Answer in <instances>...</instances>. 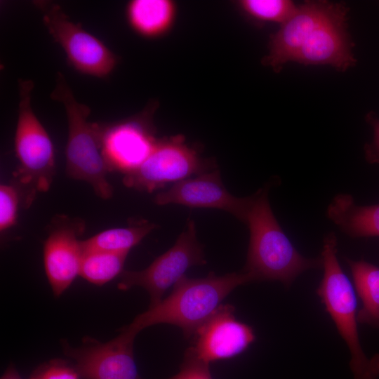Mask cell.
<instances>
[{
  "label": "cell",
  "instance_id": "obj_1",
  "mask_svg": "<svg viewBox=\"0 0 379 379\" xmlns=\"http://www.w3.org/2000/svg\"><path fill=\"white\" fill-rule=\"evenodd\" d=\"M268 187L253 194L245 223L250 233L246 261L242 271L253 281H279L289 287L302 273L322 269L321 257L306 258L294 247L272 210Z\"/></svg>",
  "mask_w": 379,
  "mask_h": 379
},
{
  "label": "cell",
  "instance_id": "obj_2",
  "mask_svg": "<svg viewBox=\"0 0 379 379\" xmlns=\"http://www.w3.org/2000/svg\"><path fill=\"white\" fill-rule=\"evenodd\" d=\"M251 281V277L244 271L221 276L211 272L199 279L185 276L169 295L138 315L125 328L137 335L148 326L168 324L180 328L185 338H192L235 288Z\"/></svg>",
  "mask_w": 379,
  "mask_h": 379
},
{
  "label": "cell",
  "instance_id": "obj_3",
  "mask_svg": "<svg viewBox=\"0 0 379 379\" xmlns=\"http://www.w3.org/2000/svg\"><path fill=\"white\" fill-rule=\"evenodd\" d=\"M51 98L62 103L67 119V175L70 178L89 184L100 198L110 199L113 195V188L107 180L110 171L102 150L103 124L88 120L91 109L77 100L65 77L60 72L56 74L55 85Z\"/></svg>",
  "mask_w": 379,
  "mask_h": 379
},
{
  "label": "cell",
  "instance_id": "obj_4",
  "mask_svg": "<svg viewBox=\"0 0 379 379\" xmlns=\"http://www.w3.org/2000/svg\"><path fill=\"white\" fill-rule=\"evenodd\" d=\"M321 257L324 273L316 292L349 349L353 379H378L379 354L368 357L361 345L355 289L340 267L333 232L325 235Z\"/></svg>",
  "mask_w": 379,
  "mask_h": 379
},
{
  "label": "cell",
  "instance_id": "obj_5",
  "mask_svg": "<svg viewBox=\"0 0 379 379\" xmlns=\"http://www.w3.org/2000/svg\"><path fill=\"white\" fill-rule=\"evenodd\" d=\"M20 101L14 137L18 161L15 177L27 194L24 205L29 206L37 192H47L55 172L54 146L48 132L32 107L34 82L18 81Z\"/></svg>",
  "mask_w": 379,
  "mask_h": 379
},
{
  "label": "cell",
  "instance_id": "obj_6",
  "mask_svg": "<svg viewBox=\"0 0 379 379\" xmlns=\"http://www.w3.org/2000/svg\"><path fill=\"white\" fill-rule=\"evenodd\" d=\"M215 169L213 161L201 157L182 135L159 138L152 152L134 171L124 175V185L152 192L169 183Z\"/></svg>",
  "mask_w": 379,
  "mask_h": 379
},
{
  "label": "cell",
  "instance_id": "obj_7",
  "mask_svg": "<svg viewBox=\"0 0 379 379\" xmlns=\"http://www.w3.org/2000/svg\"><path fill=\"white\" fill-rule=\"evenodd\" d=\"M34 4L43 13L44 25L74 69L98 78L112 73L118 58L102 41L83 29L81 24L71 21L58 4L47 1Z\"/></svg>",
  "mask_w": 379,
  "mask_h": 379
},
{
  "label": "cell",
  "instance_id": "obj_8",
  "mask_svg": "<svg viewBox=\"0 0 379 379\" xmlns=\"http://www.w3.org/2000/svg\"><path fill=\"white\" fill-rule=\"evenodd\" d=\"M203 248L197 237L195 223L189 220L171 248L144 270L123 271L117 287L121 291L142 287L150 297L149 307H153L162 300L166 290L185 277L189 268L206 262Z\"/></svg>",
  "mask_w": 379,
  "mask_h": 379
},
{
  "label": "cell",
  "instance_id": "obj_9",
  "mask_svg": "<svg viewBox=\"0 0 379 379\" xmlns=\"http://www.w3.org/2000/svg\"><path fill=\"white\" fill-rule=\"evenodd\" d=\"M154 102L125 119L103 124L102 150L110 172L128 174L147 158L159 138L155 135Z\"/></svg>",
  "mask_w": 379,
  "mask_h": 379
},
{
  "label": "cell",
  "instance_id": "obj_10",
  "mask_svg": "<svg viewBox=\"0 0 379 379\" xmlns=\"http://www.w3.org/2000/svg\"><path fill=\"white\" fill-rule=\"evenodd\" d=\"M135 335L124 327L108 342L86 338L79 347L64 345V352L74 360V367L83 379H142L133 354Z\"/></svg>",
  "mask_w": 379,
  "mask_h": 379
},
{
  "label": "cell",
  "instance_id": "obj_11",
  "mask_svg": "<svg viewBox=\"0 0 379 379\" xmlns=\"http://www.w3.org/2000/svg\"><path fill=\"white\" fill-rule=\"evenodd\" d=\"M44 246L46 274L55 296H60L79 275L84 250L79 237L85 230L80 218L55 216Z\"/></svg>",
  "mask_w": 379,
  "mask_h": 379
},
{
  "label": "cell",
  "instance_id": "obj_12",
  "mask_svg": "<svg viewBox=\"0 0 379 379\" xmlns=\"http://www.w3.org/2000/svg\"><path fill=\"white\" fill-rule=\"evenodd\" d=\"M253 195L237 197L223 185L220 172L213 170L175 183L154 198L157 205L179 204L190 208L223 210L245 222Z\"/></svg>",
  "mask_w": 379,
  "mask_h": 379
},
{
  "label": "cell",
  "instance_id": "obj_13",
  "mask_svg": "<svg viewBox=\"0 0 379 379\" xmlns=\"http://www.w3.org/2000/svg\"><path fill=\"white\" fill-rule=\"evenodd\" d=\"M234 307L221 305L197 331L190 347L204 361L229 359L244 352L255 340L251 326L234 316Z\"/></svg>",
  "mask_w": 379,
  "mask_h": 379
},
{
  "label": "cell",
  "instance_id": "obj_14",
  "mask_svg": "<svg viewBox=\"0 0 379 379\" xmlns=\"http://www.w3.org/2000/svg\"><path fill=\"white\" fill-rule=\"evenodd\" d=\"M348 8L337 4L333 12L311 33L293 61L305 65H331L338 71L354 66L356 58L347 31Z\"/></svg>",
  "mask_w": 379,
  "mask_h": 379
},
{
  "label": "cell",
  "instance_id": "obj_15",
  "mask_svg": "<svg viewBox=\"0 0 379 379\" xmlns=\"http://www.w3.org/2000/svg\"><path fill=\"white\" fill-rule=\"evenodd\" d=\"M336 3L308 1L297 6L295 13L279 29L272 34L268 43V53L262 64L279 72L293 58L314 29L335 10Z\"/></svg>",
  "mask_w": 379,
  "mask_h": 379
},
{
  "label": "cell",
  "instance_id": "obj_16",
  "mask_svg": "<svg viewBox=\"0 0 379 379\" xmlns=\"http://www.w3.org/2000/svg\"><path fill=\"white\" fill-rule=\"evenodd\" d=\"M326 215L351 237H379V204L358 205L351 194L340 193L328 205Z\"/></svg>",
  "mask_w": 379,
  "mask_h": 379
},
{
  "label": "cell",
  "instance_id": "obj_17",
  "mask_svg": "<svg viewBox=\"0 0 379 379\" xmlns=\"http://www.w3.org/2000/svg\"><path fill=\"white\" fill-rule=\"evenodd\" d=\"M177 12V4L173 0H131L127 4L126 16L137 34L157 39L172 29Z\"/></svg>",
  "mask_w": 379,
  "mask_h": 379
},
{
  "label": "cell",
  "instance_id": "obj_18",
  "mask_svg": "<svg viewBox=\"0 0 379 379\" xmlns=\"http://www.w3.org/2000/svg\"><path fill=\"white\" fill-rule=\"evenodd\" d=\"M345 261L361 302L357 312L358 322L379 329V267L364 260L345 258Z\"/></svg>",
  "mask_w": 379,
  "mask_h": 379
},
{
  "label": "cell",
  "instance_id": "obj_19",
  "mask_svg": "<svg viewBox=\"0 0 379 379\" xmlns=\"http://www.w3.org/2000/svg\"><path fill=\"white\" fill-rule=\"evenodd\" d=\"M156 227L154 223L142 220L128 227L111 228L82 240V248L84 252L99 251L128 253Z\"/></svg>",
  "mask_w": 379,
  "mask_h": 379
},
{
  "label": "cell",
  "instance_id": "obj_20",
  "mask_svg": "<svg viewBox=\"0 0 379 379\" xmlns=\"http://www.w3.org/2000/svg\"><path fill=\"white\" fill-rule=\"evenodd\" d=\"M128 253L105 251L84 252L79 276L97 286H102L123 272Z\"/></svg>",
  "mask_w": 379,
  "mask_h": 379
},
{
  "label": "cell",
  "instance_id": "obj_21",
  "mask_svg": "<svg viewBox=\"0 0 379 379\" xmlns=\"http://www.w3.org/2000/svg\"><path fill=\"white\" fill-rule=\"evenodd\" d=\"M236 5L243 13L253 20L281 25L297 9L295 5L288 0H239Z\"/></svg>",
  "mask_w": 379,
  "mask_h": 379
},
{
  "label": "cell",
  "instance_id": "obj_22",
  "mask_svg": "<svg viewBox=\"0 0 379 379\" xmlns=\"http://www.w3.org/2000/svg\"><path fill=\"white\" fill-rule=\"evenodd\" d=\"M20 192L13 185L0 186V231L4 232L16 222Z\"/></svg>",
  "mask_w": 379,
  "mask_h": 379
},
{
  "label": "cell",
  "instance_id": "obj_23",
  "mask_svg": "<svg viewBox=\"0 0 379 379\" xmlns=\"http://www.w3.org/2000/svg\"><path fill=\"white\" fill-rule=\"evenodd\" d=\"M209 364L199 359L189 347L185 352L179 372L166 379H213Z\"/></svg>",
  "mask_w": 379,
  "mask_h": 379
},
{
  "label": "cell",
  "instance_id": "obj_24",
  "mask_svg": "<svg viewBox=\"0 0 379 379\" xmlns=\"http://www.w3.org/2000/svg\"><path fill=\"white\" fill-rule=\"evenodd\" d=\"M40 379H79L75 367L62 360H53L35 373Z\"/></svg>",
  "mask_w": 379,
  "mask_h": 379
},
{
  "label": "cell",
  "instance_id": "obj_25",
  "mask_svg": "<svg viewBox=\"0 0 379 379\" xmlns=\"http://www.w3.org/2000/svg\"><path fill=\"white\" fill-rule=\"evenodd\" d=\"M366 121L373 128V138L364 145V157L369 164H379V118L370 112L366 116Z\"/></svg>",
  "mask_w": 379,
  "mask_h": 379
},
{
  "label": "cell",
  "instance_id": "obj_26",
  "mask_svg": "<svg viewBox=\"0 0 379 379\" xmlns=\"http://www.w3.org/2000/svg\"><path fill=\"white\" fill-rule=\"evenodd\" d=\"M1 379H22L18 371L11 365L5 371Z\"/></svg>",
  "mask_w": 379,
  "mask_h": 379
},
{
  "label": "cell",
  "instance_id": "obj_27",
  "mask_svg": "<svg viewBox=\"0 0 379 379\" xmlns=\"http://www.w3.org/2000/svg\"><path fill=\"white\" fill-rule=\"evenodd\" d=\"M30 379H40L36 375H34L32 376V378Z\"/></svg>",
  "mask_w": 379,
  "mask_h": 379
}]
</instances>
